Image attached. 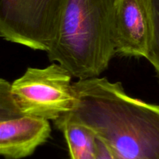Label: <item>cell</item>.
<instances>
[{
    "instance_id": "cell-1",
    "label": "cell",
    "mask_w": 159,
    "mask_h": 159,
    "mask_svg": "<svg viewBox=\"0 0 159 159\" xmlns=\"http://www.w3.org/2000/svg\"><path fill=\"white\" fill-rule=\"evenodd\" d=\"M73 85L76 102L63 116L90 128L114 159H159V105L129 96L107 78Z\"/></svg>"
},
{
    "instance_id": "cell-2",
    "label": "cell",
    "mask_w": 159,
    "mask_h": 159,
    "mask_svg": "<svg viewBox=\"0 0 159 159\" xmlns=\"http://www.w3.org/2000/svg\"><path fill=\"white\" fill-rule=\"evenodd\" d=\"M115 0H64L52 40L51 62L79 80L98 78L115 54L112 34Z\"/></svg>"
},
{
    "instance_id": "cell-3",
    "label": "cell",
    "mask_w": 159,
    "mask_h": 159,
    "mask_svg": "<svg viewBox=\"0 0 159 159\" xmlns=\"http://www.w3.org/2000/svg\"><path fill=\"white\" fill-rule=\"evenodd\" d=\"M72 75L52 62L43 68H28L11 84L12 96L23 116L55 120L76 102Z\"/></svg>"
},
{
    "instance_id": "cell-4",
    "label": "cell",
    "mask_w": 159,
    "mask_h": 159,
    "mask_svg": "<svg viewBox=\"0 0 159 159\" xmlns=\"http://www.w3.org/2000/svg\"><path fill=\"white\" fill-rule=\"evenodd\" d=\"M64 0H0V37L46 52Z\"/></svg>"
},
{
    "instance_id": "cell-5",
    "label": "cell",
    "mask_w": 159,
    "mask_h": 159,
    "mask_svg": "<svg viewBox=\"0 0 159 159\" xmlns=\"http://www.w3.org/2000/svg\"><path fill=\"white\" fill-rule=\"evenodd\" d=\"M112 34L115 54L147 58L152 37L151 0H115Z\"/></svg>"
},
{
    "instance_id": "cell-6",
    "label": "cell",
    "mask_w": 159,
    "mask_h": 159,
    "mask_svg": "<svg viewBox=\"0 0 159 159\" xmlns=\"http://www.w3.org/2000/svg\"><path fill=\"white\" fill-rule=\"evenodd\" d=\"M51 134L48 120L23 116L0 122V156L21 159L32 155Z\"/></svg>"
},
{
    "instance_id": "cell-7",
    "label": "cell",
    "mask_w": 159,
    "mask_h": 159,
    "mask_svg": "<svg viewBox=\"0 0 159 159\" xmlns=\"http://www.w3.org/2000/svg\"><path fill=\"white\" fill-rule=\"evenodd\" d=\"M54 124L63 134L70 159H96V135L90 128L63 115Z\"/></svg>"
},
{
    "instance_id": "cell-8",
    "label": "cell",
    "mask_w": 159,
    "mask_h": 159,
    "mask_svg": "<svg viewBox=\"0 0 159 159\" xmlns=\"http://www.w3.org/2000/svg\"><path fill=\"white\" fill-rule=\"evenodd\" d=\"M23 116L11 92V83L0 78V122Z\"/></svg>"
},
{
    "instance_id": "cell-9",
    "label": "cell",
    "mask_w": 159,
    "mask_h": 159,
    "mask_svg": "<svg viewBox=\"0 0 159 159\" xmlns=\"http://www.w3.org/2000/svg\"><path fill=\"white\" fill-rule=\"evenodd\" d=\"M151 10L152 37L146 59L153 65L159 79V0H151Z\"/></svg>"
},
{
    "instance_id": "cell-10",
    "label": "cell",
    "mask_w": 159,
    "mask_h": 159,
    "mask_svg": "<svg viewBox=\"0 0 159 159\" xmlns=\"http://www.w3.org/2000/svg\"><path fill=\"white\" fill-rule=\"evenodd\" d=\"M96 159H114L110 150L101 140L96 137Z\"/></svg>"
}]
</instances>
